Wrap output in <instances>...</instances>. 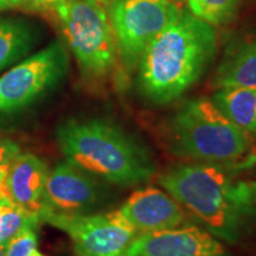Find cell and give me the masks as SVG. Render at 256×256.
Listing matches in <instances>:
<instances>
[{
    "mask_svg": "<svg viewBox=\"0 0 256 256\" xmlns=\"http://www.w3.org/2000/svg\"><path fill=\"white\" fill-rule=\"evenodd\" d=\"M96 2H98L100 5L104 6V8H110L112 5L115 4V2H118V0H96Z\"/></svg>",
    "mask_w": 256,
    "mask_h": 256,
    "instance_id": "obj_23",
    "label": "cell"
},
{
    "mask_svg": "<svg viewBox=\"0 0 256 256\" xmlns=\"http://www.w3.org/2000/svg\"><path fill=\"white\" fill-rule=\"evenodd\" d=\"M68 72V54L62 44L54 42L0 76V119L26 110Z\"/></svg>",
    "mask_w": 256,
    "mask_h": 256,
    "instance_id": "obj_6",
    "label": "cell"
},
{
    "mask_svg": "<svg viewBox=\"0 0 256 256\" xmlns=\"http://www.w3.org/2000/svg\"><path fill=\"white\" fill-rule=\"evenodd\" d=\"M168 142L174 156L230 168L248 151L252 136L232 122L212 98H200L171 118Z\"/></svg>",
    "mask_w": 256,
    "mask_h": 256,
    "instance_id": "obj_4",
    "label": "cell"
},
{
    "mask_svg": "<svg viewBox=\"0 0 256 256\" xmlns=\"http://www.w3.org/2000/svg\"><path fill=\"white\" fill-rule=\"evenodd\" d=\"M212 101L232 122L256 136V88H220Z\"/></svg>",
    "mask_w": 256,
    "mask_h": 256,
    "instance_id": "obj_14",
    "label": "cell"
},
{
    "mask_svg": "<svg viewBox=\"0 0 256 256\" xmlns=\"http://www.w3.org/2000/svg\"><path fill=\"white\" fill-rule=\"evenodd\" d=\"M250 188H252V197H254V202L256 204V182H252V183H250Z\"/></svg>",
    "mask_w": 256,
    "mask_h": 256,
    "instance_id": "obj_24",
    "label": "cell"
},
{
    "mask_svg": "<svg viewBox=\"0 0 256 256\" xmlns=\"http://www.w3.org/2000/svg\"><path fill=\"white\" fill-rule=\"evenodd\" d=\"M216 51L215 26L182 8L148 44L138 63L140 92L154 104L177 100L203 76Z\"/></svg>",
    "mask_w": 256,
    "mask_h": 256,
    "instance_id": "obj_1",
    "label": "cell"
},
{
    "mask_svg": "<svg viewBox=\"0 0 256 256\" xmlns=\"http://www.w3.org/2000/svg\"><path fill=\"white\" fill-rule=\"evenodd\" d=\"M20 154V146L8 139H0V165L8 164Z\"/></svg>",
    "mask_w": 256,
    "mask_h": 256,
    "instance_id": "obj_19",
    "label": "cell"
},
{
    "mask_svg": "<svg viewBox=\"0 0 256 256\" xmlns=\"http://www.w3.org/2000/svg\"><path fill=\"white\" fill-rule=\"evenodd\" d=\"M118 211L139 232L174 229L184 222L180 204L156 188H142L133 192Z\"/></svg>",
    "mask_w": 256,
    "mask_h": 256,
    "instance_id": "obj_11",
    "label": "cell"
},
{
    "mask_svg": "<svg viewBox=\"0 0 256 256\" xmlns=\"http://www.w3.org/2000/svg\"><path fill=\"white\" fill-rule=\"evenodd\" d=\"M104 191L88 172L69 162H60L49 171L43 209L60 214H88L102 202Z\"/></svg>",
    "mask_w": 256,
    "mask_h": 256,
    "instance_id": "obj_9",
    "label": "cell"
},
{
    "mask_svg": "<svg viewBox=\"0 0 256 256\" xmlns=\"http://www.w3.org/2000/svg\"><path fill=\"white\" fill-rule=\"evenodd\" d=\"M174 2H184V0H174Z\"/></svg>",
    "mask_w": 256,
    "mask_h": 256,
    "instance_id": "obj_28",
    "label": "cell"
},
{
    "mask_svg": "<svg viewBox=\"0 0 256 256\" xmlns=\"http://www.w3.org/2000/svg\"><path fill=\"white\" fill-rule=\"evenodd\" d=\"M6 243H0V256H5Z\"/></svg>",
    "mask_w": 256,
    "mask_h": 256,
    "instance_id": "obj_25",
    "label": "cell"
},
{
    "mask_svg": "<svg viewBox=\"0 0 256 256\" xmlns=\"http://www.w3.org/2000/svg\"><path fill=\"white\" fill-rule=\"evenodd\" d=\"M36 42L34 28L16 18H0V72L26 56Z\"/></svg>",
    "mask_w": 256,
    "mask_h": 256,
    "instance_id": "obj_15",
    "label": "cell"
},
{
    "mask_svg": "<svg viewBox=\"0 0 256 256\" xmlns=\"http://www.w3.org/2000/svg\"><path fill=\"white\" fill-rule=\"evenodd\" d=\"M40 220L66 232L78 256H124L140 234L118 210L70 215L43 209Z\"/></svg>",
    "mask_w": 256,
    "mask_h": 256,
    "instance_id": "obj_8",
    "label": "cell"
},
{
    "mask_svg": "<svg viewBox=\"0 0 256 256\" xmlns=\"http://www.w3.org/2000/svg\"><path fill=\"white\" fill-rule=\"evenodd\" d=\"M108 10L118 54L128 70L138 66L148 44L182 11L174 0H118Z\"/></svg>",
    "mask_w": 256,
    "mask_h": 256,
    "instance_id": "obj_7",
    "label": "cell"
},
{
    "mask_svg": "<svg viewBox=\"0 0 256 256\" xmlns=\"http://www.w3.org/2000/svg\"><path fill=\"white\" fill-rule=\"evenodd\" d=\"M124 256H226L223 243L196 226L140 232Z\"/></svg>",
    "mask_w": 256,
    "mask_h": 256,
    "instance_id": "obj_10",
    "label": "cell"
},
{
    "mask_svg": "<svg viewBox=\"0 0 256 256\" xmlns=\"http://www.w3.org/2000/svg\"><path fill=\"white\" fill-rule=\"evenodd\" d=\"M8 168H10V162H8V164H2V165H0V186H2V182H4L6 174H8Z\"/></svg>",
    "mask_w": 256,
    "mask_h": 256,
    "instance_id": "obj_22",
    "label": "cell"
},
{
    "mask_svg": "<svg viewBox=\"0 0 256 256\" xmlns=\"http://www.w3.org/2000/svg\"><path fill=\"white\" fill-rule=\"evenodd\" d=\"M30 256H44V255H43V254H40V252H38L37 249H36V250H34V252H32V254H31Z\"/></svg>",
    "mask_w": 256,
    "mask_h": 256,
    "instance_id": "obj_26",
    "label": "cell"
},
{
    "mask_svg": "<svg viewBox=\"0 0 256 256\" xmlns=\"http://www.w3.org/2000/svg\"><path fill=\"white\" fill-rule=\"evenodd\" d=\"M48 174L49 168L43 159L32 153H20L10 162L0 197L8 198L25 212L40 217Z\"/></svg>",
    "mask_w": 256,
    "mask_h": 256,
    "instance_id": "obj_12",
    "label": "cell"
},
{
    "mask_svg": "<svg viewBox=\"0 0 256 256\" xmlns=\"http://www.w3.org/2000/svg\"><path fill=\"white\" fill-rule=\"evenodd\" d=\"M28 4L26 0H0V11L8 8H19V6H24Z\"/></svg>",
    "mask_w": 256,
    "mask_h": 256,
    "instance_id": "obj_21",
    "label": "cell"
},
{
    "mask_svg": "<svg viewBox=\"0 0 256 256\" xmlns=\"http://www.w3.org/2000/svg\"><path fill=\"white\" fill-rule=\"evenodd\" d=\"M34 228H25L6 243L5 256H30L37 247Z\"/></svg>",
    "mask_w": 256,
    "mask_h": 256,
    "instance_id": "obj_17",
    "label": "cell"
},
{
    "mask_svg": "<svg viewBox=\"0 0 256 256\" xmlns=\"http://www.w3.org/2000/svg\"><path fill=\"white\" fill-rule=\"evenodd\" d=\"M159 183L208 232L232 244L241 238L254 210L250 183L235 180L220 165L198 162L177 166L160 176Z\"/></svg>",
    "mask_w": 256,
    "mask_h": 256,
    "instance_id": "obj_2",
    "label": "cell"
},
{
    "mask_svg": "<svg viewBox=\"0 0 256 256\" xmlns=\"http://www.w3.org/2000/svg\"><path fill=\"white\" fill-rule=\"evenodd\" d=\"M26 2L40 11L54 12L56 14L57 11L66 4V0H26Z\"/></svg>",
    "mask_w": 256,
    "mask_h": 256,
    "instance_id": "obj_20",
    "label": "cell"
},
{
    "mask_svg": "<svg viewBox=\"0 0 256 256\" xmlns=\"http://www.w3.org/2000/svg\"><path fill=\"white\" fill-rule=\"evenodd\" d=\"M214 84L217 89L256 88V34L226 49Z\"/></svg>",
    "mask_w": 256,
    "mask_h": 256,
    "instance_id": "obj_13",
    "label": "cell"
},
{
    "mask_svg": "<svg viewBox=\"0 0 256 256\" xmlns=\"http://www.w3.org/2000/svg\"><path fill=\"white\" fill-rule=\"evenodd\" d=\"M228 168L232 171H244V170L256 168V139L252 138V142L246 154Z\"/></svg>",
    "mask_w": 256,
    "mask_h": 256,
    "instance_id": "obj_18",
    "label": "cell"
},
{
    "mask_svg": "<svg viewBox=\"0 0 256 256\" xmlns=\"http://www.w3.org/2000/svg\"><path fill=\"white\" fill-rule=\"evenodd\" d=\"M56 16L82 75L94 81L107 78L119 54L104 6L96 0H66Z\"/></svg>",
    "mask_w": 256,
    "mask_h": 256,
    "instance_id": "obj_5",
    "label": "cell"
},
{
    "mask_svg": "<svg viewBox=\"0 0 256 256\" xmlns=\"http://www.w3.org/2000/svg\"><path fill=\"white\" fill-rule=\"evenodd\" d=\"M190 12L214 26L230 23L238 16L241 0H186Z\"/></svg>",
    "mask_w": 256,
    "mask_h": 256,
    "instance_id": "obj_16",
    "label": "cell"
},
{
    "mask_svg": "<svg viewBox=\"0 0 256 256\" xmlns=\"http://www.w3.org/2000/svg\"><path fill=\"white\" fill-rule=\"evenodd\" d=\"M56 139L66 162L112 184L130 188L150 180L154 160L142 144L106 119H69Z\"/></svg>",
    "mask_w": 256,
    "mask_h": 256,
    "instance_id": "obj_3",
    "label": "cell"
},
{
    "mask_svg": "<svg viewBox=\"0 0 256 256\" xmlns=\"http://www.w3.org/2000/svg\"><path fill=\"white\" fill-rule=\"evenodd\" d=\"M4 202H5V197H0V209H2V204H4Z\"/></svg>",
    "mask_w": 256,
    "mask_h": 256,
    "instance_id": "obj_27",
    "label": "cell"
}]
</instances>
